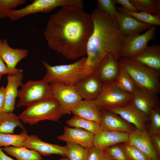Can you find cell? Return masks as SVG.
I'll return each instance as SVG.
<instances>
[{
	"mask_svg": "<svg viewBox=\"0 0 160 160\" xmlns=\"http://www.w3.org/2000/svg\"><path fill=\"white\" fill-rule=\"evenodd\" d=\"M93 25L91 14L74 6L61 7L49 18L43 32L49 47L68 60L86 55Z\"/></svg>",
	"mask_w": 160,
	"mask_h": 160,
	"instance_id": "1",
	"label": "cell"
},
{
	"mask_svg": "<svg viewBox=\"0 0 160 160\" xmlns=\"http://www.w3.org/2000/svg\"><path fill=\"white\" fill-rule=\"evenodd\" d=\"M91 15L93 28L87 45L84 78L94 73L108 55L113 54L120 59L124 38L116 22L98 8Z\"/></svg>",
	"mask_w": 160,
	"mask_h": 160,
	"instance_id": "2",
	"label": "cell"
},
{
	"mask_svg": "<svg viewBox=\"0 0 160 160\" xmlns=\"http://www.w3.org/2000/svg\"><path fill=\"white\" fill-rule=\"evenodd\" d=\"M121 66L129 76L136 87L157 94L160 92V72L133 59L121 58Z\"/></svg>",
	"mask_w": 160,
	"mask_h": 160,
	"instance_id": "3",
	"label": "cell"
},
{
	"mask_svg": "<svg viewBox=\"0 0 160 160\" xmlns=\"http://www.w3.org/2000/svg\"><path fill=\"white\" fill-rule=\"evenodd\" d=\"M86 57H83L72 63L52 66L43 60L42 63L46 70L43 79L51 84L57 83L74 85L84 78Z\"/></svg>",
	"mask_w": 160,
	"mask_h": 160,
	"instance_id": "4",
	"label": "cell"
},
{
	"mask_svg": "<svg viewBox=\"0 0 160 160\" xmlns=\"http://www.w3.org/2000/svg\"><path fill=\"white\" fill-rule=\"evenodd\" d=\"M63 115L61 105L52 98L27 107L18 116L22 122L33 125L45 120L58 121Z\"/></svg>",
	"mask_w": 160,
	"mask_h": 160,
	"instance_id": "5",
	"label": "cell"
},
{
	"mask_svg": "<svg viewBox=\"0 0 160 160\" xmlns=\"http://www.w3.org/2000/svg\"><path fill=\"white\" fill-rule=\"evenodd\" d=\"M67 6L83 8L84 3L81 0H35L21 9H9L7 16L11 20L14 21L31 14L49 13L57 7Z\"/></svg>",
	"mask_w": 160,
	"mask_h": 160,
	"instance_id": "6",
	"label": "cell"
},
{
	"mask_svg": "<svg viewBox=\"0 0 160 160\" xmlns=\"http://www.w3.org/2000/svg\"><path fill=\"white\" fill-rule=\"evenodd\" d=\"M19 90V98L16 106L20 107L30 106L36 103L53 98L52 87L43 79L30 80L21 85Z\"/></svg>",
	"mask_w": 160,
	"mask_h": 160,
	"instance_id": "7",
	"label": "cell"
},
{
	"mask_svg": "<svg viewBox=\"0 0 160 160\" xmlns=\"http://www.w3.org/2000/svg\"><path fill=\"white\" fill-rule=\"evenodd\" d=\"M132 96L113 82L103 84L100 94L93 101L100 109L108 110L129 103Z\"/></svg>",
	"mask_w": 160,
	"mask_h": 160,
	"instance_id": "8",
	"label": "cell"
},
{
	"mask_svg": "<svg viewBox=\"0 0 160 160\" xmlns=\"http://www.w3.org/2000/svg\"><path fill=\"white\" fill-rule=\"evenodd\" d=\"M156 26L152 25L144 33L124 37L120 51V58L132 59L147 46L148 42L155 39Z\"/></svg>",
	"mask_w": 160,
	"mask_h": 160,
	"instance_id": "9",
	"label": "cell"
},
{
	"mask_svg": "<svg viewBox=\"0 0 160 160\" xmlns=\"http://www.w3.org/2000/svg\"><path fill=\"white\" fill-rule=\"evenodd\" d=\"M53 98L61 105L64 114H70L73 108L83 100L76 91L74 85L53 83L50 84Z\"/></svg>",
	"mask_w": 160,
	"mask_h": 160,
	"instance_id": "10",
	"label": "cell"
},
{
	"mask_svg": "<svg viewBox=\"0 0 160 160\" xmlns=\"http://www.w3.org/2000/svg\"><path fill=\"white\" fill-rule=\"evenodd\" d=\"M158 94L136 87L132 94L131 103L138 110L148 116L152 111L159 107Z\"/></svg>",
	"mask_w": 160,
	"mask_h": 160,
	"instance_id": "11",
	"label": "cell"
},
{
	"mask_svg": "<svg viewBox=\"0 0 160 160\" xmlns=\"http://www.w3.org/2000/svg\"><path fill=\"white\" fill-rule=\"evenodd\" d=\"M120 59L115 55H108L100 62L94 73L103 84L115 82L119 73Z\"/></svg>",
	"mask_w": 160,
	"mask_h": 160,
	"instance_id": "12",
	"label": "cell"
},
{
	"mask_svg": "<svg viewBox=\"0 0 160 160\" xmlns=\"http://www.w3.org/2000/svg\"><path fill=\"white\" fill-rule=\"evenodd\" d=\"M108 110L119 115L128 123L133 124L136 129L147 131L146 123L149 117L138 110L131 102Z\"/></svg>",
	"mask_w": 160,
	"mask_h": 160,
	"instance_id": "13",
	"label": "cell"
},
{
	"mask_svg": "<svg viewBox=\"0 0 160 160\" xmlns=\"http://www.w3.org/2000/svg\"><path fill=\"white\" fill-rule=\"evenodd\" d=\"M28 54V51L26 49L11 47L6 39L2 40L0 45V56L7 66L8 74H13L17 72L19 69L16 68L17 64Z\"/></svg>",
	"mask_w": 160,
	"mask_h": 160,
	"instance_id": "14",
	"label": "cell"
},
{
	"mask_svg": "<svg viewBox=\"0 0 160 160\" xmlns=\"http://www.w3.org/2000/svg\"><path fill=\"white\" fill-rule=\"evenodd\" d=\"M24 73L20 69L13 74H8L7 83L4 88L5 101L3 111L13 112L15 108L16 99L17 97L18 88L23 84Z\"/></svg>",
	"mask_w": 160,
	"mask_h": 160,
	"instance_id": "15",
	"label": "cell"
},
{
	"mask_svg": "<svg viewBox=\"0 0 160 160\" xmlns=\"http://www.w3.org/2000/svg\"><path fill=\"white\" fill-rule=\"evenodd\" d=\"M128 142L143 153L151 160H160L147 131L135 129L129 134Z\"/></svg>",
	"mask_w": 160,
	"mask_h": 160,
	"instance_id": "16",
	"label": "cell"
},
{
	"mask_svg": "<svg viewBox=\"0 0 160 160\" xmlns=\"http://www.w3.org/2000/svg\"><path fill=\"white\" fill-rule=\"evenodd\" d=\"M23 146L34 150L44 156L55 154L66 156L65 146L44 142L36 135H28L23 143Z\"/></svg>",
	"mask_w": 160,
	"mask_h": 160,
	"instance_id": "17",
	"label": "cell"
},
{
	"mask_svg": "<svg viewBox=\"0 0 160 160\" xmlns=\"http://www.w3.org/2000/svg\"><path fill=\"white\" fill-rule=\"evenodd\" d=\"M116 22L120 32L124 37L140 34L152 26L140 22L121 11H118Z\"/></svg>",
	"mask_w": 160,
	"mask_h": 160,
	"instance_id": "18",
	"label": "cell"
},
{
	"mask_svg": "<svg viewBox=\"0 0 160 160\" xmlns=\"http://www.w3.org/2000/svg\"><path fill=\"white\" fill-rule=\"evenodd\" d=\"M103 84L96 76L93 73L80 80L74 86L82 99L93 101L100 94Z\"/></svg>",
	"mask_w": 160,
	"mask_h": 160,
	"instance_id": "19",
	"label": "cell"
},
{
	"mask_svg": "<svg viewBox=\"0 0 160 160\" xmlns=\"http://www.w3.org/2000/svg\"><path fill=\"white\" fill-rule=\"evenodd\" d=\"M94 137L93 134L84 129L65 127L63 134L57 138L66 143L76 144L89 149L93 146Z\"/></svg>",
	"mask_w": 160,
	"mask_h": 160,
	"instance_id": "20",
	"label": "cell"
},
{
	"mask_svg": "<svg viewBox=\"0 0 160 160\" xmlns=\"http://www.w3.org/2000/svg\"><path fill=\"white\" fill-rule=\"evenodd\" d=\"M100 123L102 130L116 131L130 133L134 129L131 124L119 116L108 110H101Z\"/></svg>",
	"mask_w": 160,
	"mask_h": 160,
	"instance_id": "21",
	"label": "cell"
},
{
	"mask_svg": "<svg viewBox=\"0 0 160 160\" xmlns=\"http://www.w3.org/2000/svg\"><path fill=\"white\" fill-rule=\"evenodd\" d=\"M129 134L116 131L102 130L94 135L93 145L104 150L128 141Z\"/></svg>",
	"mask_w": 160,
	"mask_h": 160,
	"instance_id": "22",
	"label": "cell"
},
{
	"mask_svg": "<svg viewBox=\"0 0 160 160\" xmlns=\"http://www.w3.org/2000/svg\"><path fill=\"white\" fill-rule=\"evenodd\" d=\"M135 61L160 72V46H147L133 59Z\"/></svg>",
	"mask_w": 160,
	"mask_h": 160,
	"instance_id": "23",
	"label": "cell"
},
{
	"mask_svg": "<svg viewBox=\"0 0 160 160\" xmlns=\"http://www.w3.org/2000/svg\"><path fill=\"white\" fill-rule=\"evenodd\" d=\"M71 113L75 116L100 123L102 111L93 101L82 100L73 109Z\"/></svg>",
	"mask_w": 160,
	"mask_h": 160,
	"instance_id": "24",
	"label": "cell"
},
{
	"mask_svg": "<svg viewBox=\"0 0 160 160\" xmlns=\"http://www.w3.org/2000/svg\"><path fill=\"white\" fill-rule=\"evenodd\" d=\"M17 127L25 130L18 116L13 112L2 111L0 113V133L14 134Z\"/></svg>",
	"mask_w": 160,
	"mask_h": 160,
	"instance_id": "25",
	"label": "cell"
},
{
	"mask_svg": "<svg viewBox=\"0 0 160 160\" xmlns=\"http://www.w3.org/2000/svg\"><path fill=\"white\" fill-rule=\"evenodd\" d=\"M1 149L8 155L15 157L17 160H43L41 155L36 151L24 146H9Z\"/></svg>",
	"mask_w": 160,
	"mask_h": 160,
	"instance_id": "26",
	"label": "cell"
},
{
	"mask_svg": "<svg viewBox=\"0 0 160 160\" xmlns=\"http://www.w3.org/2000/svg\"><path fill=\"white\" fill-rule=\"evenodd\" d=\"M66 123L71 127L84 129L94 135L102 130L100 123L76 116L67 120Z\"/></svg>",
	"mask_w": 160,
	"mask_h": 160,
	"instance_id": "27",
	"label": "cell"
},
{
	"mask_svg": "<svg viewBox=\"0 0 160 160\" xmlns=\"http://www.w3.org/2000/svg\"><path fill=\"white\" fill-rule=\"evenodd\" d=\"M28 135L25 130L19 134L0 133V148L12 146H23V143Z\"/></svg>",
	"mask_w": 160,
	"mask_h": 160,
	"instance_id": "28",
	"label": "cell"
},
{
	"mask_svg": "<svg viewBox=\"0 0 160 160\" xmlns=\"http://www.w3.org/2000/svg\"><path fill=\"white\" fill-rule=\"evenodd\" d=\"M139 11L160 15L159 0H130Z\"/></svg>",
	"mask_w": 160,
	"mask_h": 160,
	"instance_id": "29",
	"label": "cell"
},
{
	"mask_svg": "<svg viewBox=\"0 0 160 160\" xmlns=\"http://www.w3.org/2000/svg\"><path fill=\"white\" fill-rule=\"evenodd\" d=\"M118 11L123 12L138 21L151 25H160V15H154L143 12H131L122 7L117 8Z\"/></svg>",
	"mask_w": 160,
	"mask_h": 160,
	"instance_id": "30",
	"label": "cell"
},
{
	"mask_svg": "<svg viewBox=\"0 0 160 160\" xmlns=\"http://www.w3.org/2000/svg\"><path fill=\"white\" fill-rule=\"evenodd\" d=\"M66 156L70 160H87L89 149L79 145L67 143Z\"/></svg>",
	"mask_w": 160,
	"mask_h": 160,
	"instance_id": "31",
	"label": "cell"
},
{
	"mask_svg": "<svg viewBox=\"0 0 160 160\" xmlns=\"http://www.w3.org/2000/svg\"><path fill=\"white\" fill-rule=\"evenodd\" d=\"M115 83L123 90L132 95L136 88L129 76L120 65L119 73Z\"/></svg>",
	"mask_w": 160,
	"mask_h": 160,
	"instance_id": "32",
	"label": "cell"
},
{
	"mask_svg": "<svg viewBox=\"0 0 160 160\" xmlns=\"http://www.w3.org/2000/svg\"><path fill=\"white\" fill-rule=\"evenodd\" d=\"M98 8L116 22L118 10L116 0H98Z\"/></svg>",
	"mask_w": 160,
	"mask_h": 160,
	"instance_id": "33",
	"label": "cell"
},
{
	"mask_svg": "<svg viewBox=\"0 0 160 160\" xmlns=\"http://www.w3.org/2000/svg\"><path fill=\"white\" fill-rule=\"evenodd\" d=\"M121 146L130 160H151L148 157L128 142Z\"/></svg>",
	"mask_w": 160,
	"mask_h": 160,
	"instance_id": "34",
	"label": "cell"
},
{
	"mask_svg": "<svg viewBox=\"0 0 160 160\" xmlns=\"http://www.w3.org/2000/svg\"><path fill=\"white\" fill-rule=\"evenodd\" d=\"M150 123L148 134L150 136L160 134V110L159 107L153 110L149 116Z\"/></svg>",
	"mask_w": 160,
	"mask_h": 160,
	"instance_id": "35",
	"label": "cell"
},
{
	"mask_svg": "<svg viewBox=\"0 0 160 160\" xmlns=\"http://www.w3.org/2000/svg\"><path fill=\"white\" fill-rule=\"evenodd\" d=\"M25 0H0V18L7 17V12L10 9H14L25 4Z\"/></svg>",
	"mask_w": 160,
	"mask_h": 160,
	"instance_id": "36",
	"label": "cell"
},
{
	"mask_svg": "<svg viewBox=\"0 0 160 160\" xmlns=\"http://www.w3.org/2000/svg\"><path fill=\"white\" fill-rule=\"evenodd\" d=\"M111 160H130L121 145H116L104 150Z\"/></svg>",
	"mask_w": 160,
	"mask_h": 160,
	"instance_id": "37",
	"label": "cell"
},
{
	"mask_svg": "<svg viewBox=\"0 0 160 160\" xmlns=\"http://www.w3.org/2000/svg\"><path fill=\"white\" fill-rule=\"evenodd\" d=\"M117 4H120L126 10L131 12H139L137 9L130 2V0H116Z\"/></svg>",
	"mask_w": 160,
	"mask_h": 160,
	"instance_id": "38",
	"label": "cell"
},
{
	"mask_svg": "<svg viewBox=\"0 0 160 160\" xmlns=\"http://www.w3.org/2000/svg\"><path fill=\"white\" fill-rule=\"evenodd\" d=\"M150 136L154 147L159 156L160 157V135L154 134Z\"/></svg>",
	"mask_w": 160,
	"mask_h": 160,
	"instance_id": "39",
	"label": "cell"
},
{
	"mask_svg": "<svg viewBox=\"0 0 160 160\" xmlns=\"http://www.w3.org/2000/svg\"><path fill=\"white\" fill-rule=\"evenodd\" d=\"M8 71L5 63L0 56V80L2 76L6 74H8Z\"/></svg>",
	"mask_w": 160,
	"mask_h": 160,
	"instance_id": "40",
	"label": "cell"
},
{
	"mask_svg": "<svg viewBox=\"0 0 160 160\" xmlns=\"http://www.w3.org/2000/svg\"><path fill=\"white\" fill-rule=\"evenodd\" d=\"M5 87H0V113L3 111L5 101Z\"/></svg>",
	"mask_w": 160,
	"mask_h": 160,
	"instance_id": "41",
	"label": "cell"
},
{
	"mask_svg": "<svg viewBox=\"0 0 160 160\" xmlns=\"http://www.w3.org/2000/svg\"><path fill=\"white\" fill-rule=\"evenodd\" d=\"M0 160H15L8 156L0 148Z\"/></svg>",
	"mask_w": 160,
	"mask_h": 160,
	"instance_id": "42",
	"label": "cell"
},
{
	"mask_svg": "<svg viewBox=\"0 0 160 160\" xmlns=\"http://www.w3.org/2000/svg\"><path fill=\"white\" fill-rule=\"evenodd\" d=\"M98 160H111V159L104 150Z\"/></svg>",
	"mask_w": 160,
	"mask_h": 160,
	"instance_id": "43",
	"label": "cell"
},
{
	"mask_svg": "<svg viewBox=\"0 0 160 160\" xmlns=\"http://www.w3.org/2000/svg\"><path fill=\"white\" fill-rule=\"evenodd\" d=\"M60 160H70L69 159L67 158H62L60 159Z\"/></svg>",
	"mask_w": 160,
	"mask_h": 160,
	"instance_id": "44",
	"label": "cell"
},
{
	"mask_svg": "<svg viewBox=\"0 0 160 160\" xmlns=\"http://www.w3.org/2000/svg\"><path fill=\"white\" fill-rule=\"evenodd\" d=\"M2 42V40H1V39H0V44H1V42Z\"/></svg>",
	"mask_w": 160,
	"mask_h": 160,
	"instance_id": "45",
	"label": "cell"
}]
</instances>
